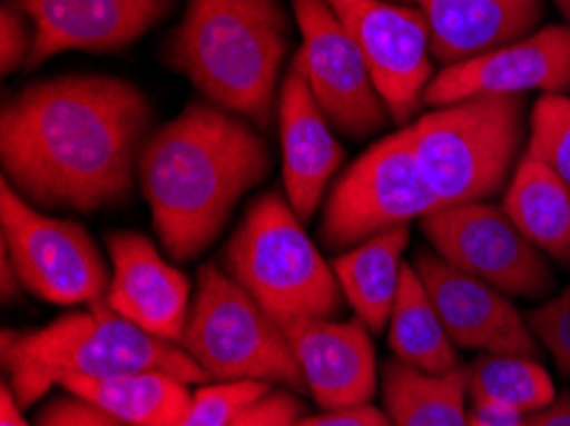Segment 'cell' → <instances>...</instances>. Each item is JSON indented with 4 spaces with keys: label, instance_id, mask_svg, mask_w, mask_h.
<instances>
[{
    "label": "cell",
    "instance_id": "8fae6325",
    "mask_svg": "<svg viewBox=\"0 0 570 426\" xmlns=\"http://www.w3.org/2000/svg\"><path fill=\"white\" fill-rule=\"evenodd\" d=\"M292 11L302 31L295 65L331 126L351 138H366L382 130L392 116L376 90L364 51L331 3L292 0Z\"/></svg>",
    "mask_w": 570,
    "mask_h": 426
},
{
    "label": "cell",
    "instance_id": "4fadbf2b",
    "mask_svg": "<svg viewBox=\"0 0 570 426\" xmlns=\"http://www.w3.org/2000/svg\"><path fill=\"white\" fill-rule=\"evenodd\" d=\"M422 286L455 347L481 355H522L540 358V343L530 321L524 319L512 299L497 286L445 264L438 254L420 250L412 264Z\"/></svg>",
    "mask_w": 570,
    "mask_h": 426
},
{
    "label": "cell",
    "instance_id": "1f68e13d",
    "mask_svg": "<svg viewBox=\"0 0 570 426\" xmlns=\"http://www.w3.org/2000/svg\"><path fill=\"white\" fill-rule=\"evenodd\" d=\"M295 426H392V422L384 412L364 404L351 408H331V412L299 419Z\"/></svg>",
    "mask_w": 570,
    "mask_h": 426
},
{
    "label": "cell",
    "instance_id": "7402d4cb",
    "mask_svg": "<svg viewBox=\"0 0 570 426\" xmlns=\"http://www.w3.org/2000/svg\"><path fill=\"white\" fill-rule=\"evenodd\" d=\"M504 210L548 258L570 266V189L546 164L524 153L504 189Z\"/></svg>",
    "mask_w": 570,
    "mask_h": 426
},
{
    "label": "cell",
    "instance_id": "d6a6232c",
    "mask_svg": "<svg viewBox=\"0 0 570 426\" xmlns=\"http://www.w3.org/2000/svg\"><path fill=\"white\" fill-rule=\"evenodd\" d=\"M471 419L479 422L481 426H522L527 414L502 404H479L473 406Z\"/></svg>",
    "mask_w": 570,
    "mask_h": 426
},
{
    "label": "cell",
    "instance_id": "ac0fdd59",
    "mask_svg": "<svg viewBox=\"0 0 570 426\" xmlns=\"http://www.w3.org/2000/svg\"><path fill=\"white\" fill-rule=\"evenodd\" d=\"M279 133L284 197L299 220L307 222L338 174L345 151L295 62L282 82Z\"/></svg>",
    "mask_w": 570,
    "mask_h": 426
},
{
    "label": "cell",
    "instance_id": "cb8c5ba5",
    "mask_svg": "<svg viewBox=\"0 0 570 426\" xmlns=\"http://www.w3.org/2000/svg\"><path fill=\"white\" fill-rule=\"evenodd\" d=\"M389 347L396 360L425 373H451L461 365L458 347L412 266H404L400 291H396L392 317H389Z\"/></svg>",
    "mask_w": 570,
    "mask_h": 426
},
{
    "label": "cell",
    "instance_id": "4316f807",
    "mask_svg": "<svg viewBox=\"0 0 570 426\" xmlns=\"http://www.w3.org/2000/svg\"><path fill=\"white\" fill-rule=\"evenodd\" d=\"M269 384L258 380H233V384L205 386L193 394L187 414L179 426H230L240 412L269 394Z\"/></svg>",
    "mask_w": 570,
    "mask_h": 426
},
{
    "label": "cell",
    "instance_id": "d590c367",
    "mask_svg": "<svg viewBox=\"0 0 570 426\" xmlns=\"http://www.w3.org/2000/svg\"><path fill=\"white\" fill-rule=\"evenodd\" d=\"M0 426H29L21 414V404L16 402L8 384H3V390H0Z\"/></svg>",
    "mask_w": 570,
    "mask_h": 426
},
{
    "label": "cell",
    "instance_id": "484cf974",
    "mask_svg": "<svg viewBox=\"0 0 570 426\" xmlns=\"http://www.w3.org/2000/svg\"><path fill=\"white\" fill-rule=\"evenodd\" d=\"M546 164L570 189V98L568 95H542L530 116V141L527 151Z\"/></svg>",
    "mask_w": 570,
    "mask_h": 426
},
{
    "label": "cell",
    "instance_id": "5bb4252c",
    "mask_svg": "<svg viewBox=\"0 0 570 426\" xmlns=\"http://www.w3.org/2000/svg\"><path fill=\"white\" fill-rule=\"evenodd\" d=\"M570 92V23L548 26L451 67L430 82L425 106L440 108L479 95Z\"/></svg>",
    "mask_w": 570,
    "mask_h": 426
},
{
    "label": "cell",
    "instance_id": "4dcf8cb0",
    "mask_svg": "<svg viewBox=\"0 0 570 426\" xmlns=\"http://www.w3.org/2000/svg\"><path fill=\"white\" fill-rule=\"evenodd\" d=\"M39 426H126V424L116 422L114 416L102 414L100 408L82 402V398L67 394L65 398L51 402L45 412H41Z\"/></svg>",
    "mask_w": 570,
    "mask_h": 426
},
{
    "label": "cell",
    "instance_id": "3957f363",
    "mask_svg": "<svg viewBox=\"0 0 570 426\" xmlns=\"http://www.w3.org/2000/svg\"><path fill=\"white\" fill-rule=\"evenodd\" d=\"M287 49L289 16L279 0H187L164 59L207 102L266 130Z\"/></svg>",
    "mask_w": 570,
    "mask_h": 426
},
{
    "label": "cell",
    "instance_id": "5b68a950",
    "mask_svg": "<svg viewBox=\"0 0 570 426\" xmlns=\"http://www.w3.org/2000/svg\"><path fill=\"white\" fill-rule=\"evenodd\" d=\"M440 205L489 202L507 189L524 143L522 95H479L440 106L404 128Z\"/></svg>",
    "mask_w": 570,
    "mask_h": 426
},
{
    "label": "cell",
    "instance_id": "30bf717a",
    "mask_svg": "<svg viewBox=\"0 0 570 426\" xmlns=\"http://www.w3.org/2000/svg\"><path fill=\"white\" fill-rule=\"evenodd\" d=\"M435 254L461 271L497 286L507 297H542L556 278L548 256L527 240L504 207L465 202L440 207L420 220Z\"/></svg>",
    "mask_w": 570,
    "mask_h": 426
},
{
    "label": "cell",
    "instance_id": "836d02e7",
    "mask_svg": "<svg viewBox=\"0 0 570 426\" xmlns=\"http://www.w3.org/2000/svg\"><path fill=\"white\" fill-rule=\"evenodd\" d=\"M522 426H570V390L540 412L527 414Z\"/></svg>",
    "mask_w": 570,
    "mask_h": 426
},
{
    "label": "cell",
    "instance_id": "f546056e",
    "mask_svg": "<svg viewBox=\"0 0 570 426\" xmlns=\"http://www.w3.org/2000/svg\"><path fill=\"white\" fill-rule=\"evenodd\" d=\"M299 422V404L287 390H269L246 412L236 416L230 426H295Z\"/></svg>",
    "mask_w": 570,
    "mask_h": 426
},
{
    "label": "cell",
    "instance_id": "2e32d148",
    "mask_svg": "<svg viewBox=\"0 0 570 426\" xmlns=\"http://www.w3.org/2000/svg\"><path fill=\"white\" fill-rule=\"evenodd\" d=\"M114 264L108 307L144 333L167 343H183L193 294L187 276L138 232H114L108 238Z\"/></svg>",
    "mask_w": 570,
    "mask_h": 426
},
{
    "label": "cell",
    "instance_id": "9a60e30c",
    "mask_svg": "<svg viewBox=\"0 0 570 426\" xmlns=\"http://www.w3.org/2000/svg\"><path fill=\"white\" fill-rule=\"evenodd\" d=\"M33 23L29 69L65 51L110 55L167 19L177 0H11Z\"/></svg>",
    "mask_w": 570,
    "mask_h": 426
},
{
    "label": "cell",
    "instance_id": "d4e9b609",
    "mask_svg": "<svg viewBox=\"0 0 570 426\" xmlns=\"http://www.w3.org/2000/svg\"><path fill=\"white\" fill-rule=\"evenodd\" d=\"M469 398L473 406L502 404L534 414L556 402V386L538 360L522 355H481L469 368Z\"/></svg>",
    "mask_w": 570,
    "mask_h": 426
},
{
    "label": "cell",
    "instance_id": "e0dca14e",
    "mask_svg": "<svg viewBox=\"0 0 570 426\" xmlns=\"http://www.w3.org/2000/svg\"><path fill=\"white\" fill-rule=\"evenodd\" d=\"M305 386L323 412L371 404L376 394V353L361 319H309L284 329Z\"/></svg>",
    "mask_w": 570,
    "mask_h": 426
},
{
    "label": "cell",
    "instance_id": "f1b7e54d",
    "mask_svg": "<svg viewBox=\"0 0 570 426\" xmlns=\"http://www.w3.org/2000/svg\"><path fill=\"white\" fill-rule=\"evenodd\" d=\"M33 49V23L19 6L3 3L0 8V69L11 75L21 65H29Z\"/></svg>",
    "mask_w": 570,
    "mask_h": 426
},
{
    "label": "cell",
    "instance_id": "d6986e66",
    "mask_svg": "<svg viewBox=\"0 0 570 426\" xmlns=\"http://www.w3.org/2000/svg\"><path fill=\"white\" fill-rule=\"evenodd\" d=\"M430 26L433 59L451 67L530 33L542 0H410Z\"/></svg>",
    "mask_w": 570,
    "mask_h": 426
},
{
    "label": "cell",
    "instance_id": "52a82bcc",
    "mask_svg": "<svg viewBox=\"0 0 570 426\" xmlns=\"http://www.w3.org/2000/svg\"><path fill=\"white\" fill-rule=\"evenodd\" d=\"M183 347L207 378L220 384L258 380L307 388L284 327L213 264L200 268Z\"/></svg>",
    "mask_w": 570,
    "mask_h": 426
},
{
    "label": "cell",
    "instance_id": "7a4b0ae2",
    "mask_svg": "<svg viewBox=\"0 0 570 426\" xmlns=\"http://www.w3.org/2000/svg\"><path fill=\"white\" fill-rule=\"evenodd\" d=\"M269 169L264 130L213 102H193L161 126L138 156V185L164 250L200 256Z\"/></svg>",
    "mask_w": 570,
    "mask_h": 426
},
{
    "label": "cell",
    "instance_id": "44dd1931",
    "mask_svg": "<svg viewBox=\"0 0 570 426\" xmlns=\"http://www.w3.org/2000/svg\"><path fill=\"white\" fill-rule=\"evenodd\" d=\"M65 390L126 426H179L193 404L187 380L167 370L72 380Z\"/></svg>",
    "mask_w": 570,
    "mask_h": 426
},
{
    "label": "cell",
    "instance_id": "74e56055",
    "mask_svg": "<svg viewBox=\"0 0 570 426\" xmlns=\"http://www.w3.org/2000/svg\"><path fill=\"white\" fill-rule=\"evenodd\" d=\"M471 426H481V424H479V422H473V419H471Z\"/></svg>",
    "mask_w": 570,
    "mask_h": 426
},
{
    "label": "cell",
    "instance_id": "8992f818",
    "mask_svg": "<svg viewBox=\"0 0 570 426\" xmlns=\"http://www.w3.org/2000/svg\"><path fill=\"white\" fill-rule=\"evenodd\" d=\"M226 266L233 281L284 329L331 319L341 309L333 264L309 240L287 197L272 192L248 207L226 248Z\"/></svg>",
    "mask_w": 570,
    "mask_h": 426
},
{
    "label": "cell",
    "instance_id": "e575fe53",
    "mask_svg": "<svg viewBox=\"0 0 570 426\" xmlns=\"http://www.w3.org/2000/svg\"><path fill=\"white\" fill-rule=\"evenodd\" d=\"M0 274H3V276H0V291H3V299L8 301V299L19 297V291L23 289V284H21L19 274H16L11 256H8L3 248H0Z\"/></svg>",
    "mask_w": 570,
    "mask_h": 426
},
{
    "label": "cell",
    "instance_id": "7c38bea8",
    "mask_svg": "<svg viewBox=\"0 0 570 426\" xmlns=\"http://www.w3.org/2000/svg\"><path fill=\"white\" fill-rule=\"evenodd\" d=\"M364 51L389 116L407 123L425 102L433 69V39L420 8L392 0H327Z\"/></svg>",
    "mask_w": 570,
    "mask_h": 426
},
{
    "label": "cell",
    "instance_id": "6da1fadb",
    "mask_svg": "<svg viewBox=\"0 0 570 426\" xmlns=\"http://www.w3.org/2000/svg\"><path fill=\"white\" fill-rule=\"evenodd\" d=\"M151 123L141 87L67 75L13 95L0 116L3 179L31 205L95 212L131 195Z\"/></svg>",
    "mask_w": 570,
    "mask_h": 426
},
{
    "label": "cell",
    "instance_id": "ba28073f",
    "mask_svg": "<svg viewBox=\"0 0 570 426\" xmlns=\"http://www.w3.org/2000/svg\"><path fill=\"white\" fill-rule=\"evenodd\" d=\"M404 128L376 141L345 169L325 199L320 235L335 254L440 210Z\"/></svg>",
    "mask_w": 570,
    "mask_h": 426
},
{
    "label": "cell",
    "instance_id": "9c48e42d",
    "mask_svg": "<svg viewBox=\"0 0 570 426\" xmlns=\"http://www.w3.org/2000/svg\"><path fill=\"white\" fill-rule=\"evenodd\" d=\"M0 248L13 260L26 291L59 307L106 301L110 274L90 232L72 220L39 212L3 179L0 185Z\"/></svg>",
    "mask_w": 570,
    "mask_h": 426
},
{
    "label": "cell",
    "instance_id": "83f0119b",
    "mask_svg": "<svg viewBox=\"0 0 570 426\" xmlns=\"http://www.w3.org/2000/svg\"><path fill=\"white\" fill-rule=\"evenodd\" d=\"M538 343L546 345L558 370L570 378V284L558 297L527 315Z\"/></svg>",
    "mask_w": 570,
    "mask_h": 426
},
{
    "label": "cell",
    "instance_id": "277c9868",
    "mask_svg": "<svg viewBox=\"0 0 570 426\" xmlns=\"http://www.w3.org/2000/svg\"><path fill=\"white\" fill-rule=\"evenodd\" d=\"M6 384L16 402L31 406L55 386L72 380L124 376L136 370H167L187 384L207 380L185 347L144 333L116 315L108 301L69 311L31 333H3Z\"/></svg>",
    "mask_w": 570,
    "mask_h": 426
},
{
    "label": "cell",
    "instance_id": "603a6c76",
    "mask_svg": "<svg viewBox=\"0 0 570 426\" xmlns=\"http://www.w3.org/2000/svg\"><path fill=\"white\" fill-rule=\"evenodd\" d=\"M469 368L425 373L389 360L384 368V406L392 426H471L465 412Z\"/></svg>",
    "mask_w": 570,
    "mask_h": 426
},
{
    "label": "cell",
    "instance_id": "8d00e7d4",
    "mask_svg": "<svg viewBox=\"0 0 570 426\" xmlns=\"http://www.w3.org/2000/svg\"><path fill=\"white\" fill-rule=\"evenodd\" d=\"M556 6L560 8V13L566 16V21L570 23V0H556Z\"/></svg>",
    "mask_w": 570,
    "mask_h": 426
},
{
    "label": "cell",
    "instance_id": "ffe728a7",
    "mask_svg": "<svg viewBox=\"0 0 570 426\" xmlns=\"http://www.w3.org/2000/svg\"><path fill=\"white\" fill-rule=\"evenodd\" d=\"M410 242V228H394L374 235L361 246L335 256L333 271L345 301L371 333H384L400 291L404 266L402 256Z\"/></svg>",
    "mask_w": 570,
    "mask_h": 426
}]
</instances>
